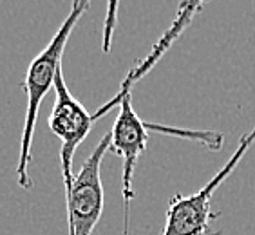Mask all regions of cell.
Segmentation results:
<instances>
[{
	"label": "cell",
	"mask_w": 255,
	"mask_h": 235,
	"mask_svg": "<svg viewBox=\"0 0 255 235\" xmlns=\"http://www.w3.org/2000/svg\"><path fill=\"white\" fill-rule=\"evenodd\" d=\"M89 2L85 0H74L71 4V11L65 16L51 42L45 45L33 58V62L27 67L24 82L20 87L25 93V118H24V128H22V137H20V154L18 163L15 167L16 183L20 188L31 190L33 188V179L29 176V165L33 159L31 148H33L34 130H36V123L40 116V105L44 102L51 89L54 87V78L56 73L62 69V56H64L65 45H67L73 29L80 22V18L85 15L89 9Z\"/></svg>",
	"instance_id": "1"
},
{
	"label": "cell",
	"mask_w": 255,
	"mask_h": 235,
	"mask_svg": "<svg viewBox=\"0 0 255 235\" xmlns=\"http://www.w3.org/2000/svg\"><path fill=\"white\" fill-rule=\"evenodd\" d=\"M168 49L167 42H157L152 54L145 58L143 64H139L136 69H132L125 82L122 84V89L118 91L120 98V111L118 116L113 123L111 130V145L109 152L122 157V196H123V226L122 235H128V208L134 201V172H136L137 161L147 150L148 132H150V123L143 121L139 114L136 113L132 103V85L134 82L141 78L148 69L156 64V60Z\"/></svg>",
	"instance_id": "2"
},
{
	"label": "cell",
	"mask_w": 255,
	"mask_h": 235,
	"mask_svg": "<svg viewBox=\"0 0 255 235\" xmlns=\"http://www.w3.org/2000/svg\"><path fill=\"white\" fill-rule=\"evenodd\" d=\"M254 143L255 127L241 136L236 152L201 190L190 196L177 194L172 197L168 201L167 216H165L167 219H165V228L161 235H221V232H216L212 228V221L219 217V214L212 210V196L230 177V174H234L236 167Z\"/></svg>",
	"instance_id": "3"
},
{
	"label": "cell",
	"mask_w": 255,
	"mask_h": 235,
	"mask_svg": "<svg viewBox=\"0 0 255 235\" xmlns=\"http://www.w3.org/2000/svg\"><path fill=\"white\" fill-rule=\"evenodd\" d=\"M111 134H105L102 141L93 148L91 156L82 163L74 174L73 186L65 194L67 205L69 235H93L103 212L102 159L109 152Z\"/></svg>",
	"instance_id": "4"
},
{
	"label": "cell",
	"mask_w": 255,
	"mask_h": 235,
	"mask_svg": "<svg viewBox=\"0 0 255 235\" xmlns=\"http://www.w3.org/2000/svg\"><path fill=\"white\" fill-rule=\"evenodd\" d=\"M54 103L49 114V128L62 141L60 148V165H62V179H64L65 194L73 186V157L78 147L91 132L93 114L74 98L69 91L64 78V71L60 69L54 78Z\"/></svg>",
	"instance_id": "5"
},
{
	"label": "cell",
	"mask_w": 255,
	"mask_h": 235,
	"mask_svg": "<svg viewBox=\"0 0 255 235\" xmlns=\"http://www.w3.org/2000/svg\"><path fill=\"white\" fill-rule=\"evenodd\" d=\"M114 9H118V2L109 5V16H107V20H105V40H103V51H109V45H111V33H113L114 22H116Z\"/></svg>",
	"instance_id": "6"
}]
</instances>
